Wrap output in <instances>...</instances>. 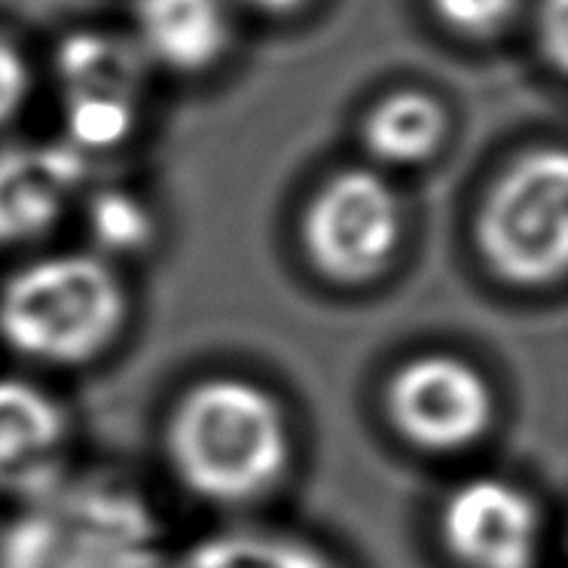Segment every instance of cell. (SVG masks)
I'll return each mask as SVG.
<instances>
[{
    "label": "cell",
    "instance_id": "5b68a950",
    "mask_svg": "<svg viewBox=\"0 0 568 568\" xmlns=\"http://www.w3.org/2000/svg\"><path fill=\"white\" fill-rule=\"evenodd\" d=\"M150 68L135 40L104 28H77L52 52V87L62 138L99 160L135 138L150 92Z\"/></svg>",
    "mask_w": 568,
    "mask_h": 568
},
{
    "label": "cell",
    "instance_id": "9a60e30c",
    "mask_svg": "<svg viewBox=\"0 0 568 568\" xmlns=\"http://www.w3.org/2000/svg\"><path fill=\"white\" fill-rule=\"evenodd\" d=\"M523 3L526 0H432V10L458 38L493 40L517 22Z\"/></svg>",
    "mask_w": 568,
    "mask_h": 568
},
{
    "label": "cell",
    "instance_id": "8fae6325",
    "mask_svg": "<svg viewBox=\"0 0 568 568\" xmlns=\"http://www.w3.org/2000/svg\"><path fill=\"white\" fill-rule=\"evenodd\" d=\"M235 0H135L132 34L150 68L205 74L233 47Z\"/></svg>",
    "mask_w": 568,
    "mask_h": 568
},
{
    "label": "cell",
    "instance_id": "5bb4252c",
    "mask_svg": "<svg viewBox=\"0 0 568 568\" xmlns=\"http://www.w3.org/2000/svg\"><path fill=\"white\" fill-rule=\"evenodd\" d=\"M83 223L99 257L120 263L144 254L156 242V214L148 199L129 186H89L83 196Z\"/></svg>",
    "mask_w": 568,
    "mask_h": 568
},
{
    "label": "cell",
    "instance_id": "3957f363",
    "mask_svg": "<svg viewBox=\"0 0 568 568\" xmlns=\"http://www.w3.org/2000/svg\"><path fill=\"white\" fill-rule=\"evenodd\" d=\"M129 291L116 263L95 251L28 260L0 287V336L16 355L50 367L99 358L120 336Z\"/></svg>",
    "mask_w": 568,
    "mask_h": 568
},
{
    "label": "cell",
    "instance_id": "30bf717a",
    "mask_svg": "<svg viewBox=\"0 0 568 568\" xmlns=\"http://www.w3.org/2000/svg\"><path fill=\"white\" fill-rule=\"evenodd\" d=\"M68 416L40 385L0 376V493L16 498L64 474Z\"/></svg>",
    "mask_w": 568,
    "mask_h": 568
},
{
    "label": "cell",
    "instance_id": "4fadbf2b",
    "mask_svg": "<svg viewBox=\"0 0 568 568\" xmlns=\"http://www.w3.org/2000/svg\"><path fill=\"white\" fill-rule=\"evenodd\" d=\"M165 568H339V562L291 531L226 529L186 547Z\"/></svg>",
    "mask_w": 568,
    "mask_h": 568
},
{
    "label": "cell",
    "instance_id": "8992f818",
    "mask_svg": "<svg viewBox=\"0 0 568 568\" xmlns=\"http://www.w3.org/2000/svg\"><path fill=\"white\" fill-rule=\"evenodd\" d=\"M404 230V196L376 165H348L324 178L300 223L312 266L339 284H367L388 272Z\"/></svg>",
    "mask_w": 568,
    "mask_h": 568
},
{
    "label": "cell",
    "instance_id": "ba28073f",
    "mask_svg": "<svg viewBox=\"0 0 568 568\" xmlns=\"http://www.w3.org/2000/svg\"><path fill=\"white\" fill-rule=\"evenodd\" d=\"M95 160L59 141L0 148V247L50 239L92 186Z\"/></svg>",
    "mask_w": 568,
    "mask_h": 568
},
{
    "label": "cell",
    "instance_id": "7c38bea8",
    "mask_svg": "<svg viewBox=\"0 0 568 568\" xmlns=\"http://www.w3.org/2000/svg\"><path fill=\"white\" fill-rule=\"evenodd\" d=\"M449 135L444 101L422 89H400L376 101L361 125V141L376 169H416L432 162Z\"/></svg>",
    "mask_w": 568,
    "mask_h": 568
},
{
    "label": "cell",
    "instance_id": "7a4b0ae2",
    "mask_svg": "<svg viewBox=\"0 0 568 568\" xmlns=\"http://www.w3.org/2000/svg\"><path fill=\"white\" fill-rule=\"evenodd\" d=\"M165 446L178 480L196 498L226 507L266 498L294 458L278 397L242 376L193 385L174 407Z\"/></svg>",
    "mask_w": 568,
    "mask_h": 568
},
{
    "label": "cell",
    "instance_id": "2e32d148",
    "mask_svg": "<svg viewBox=\"0 0 568 568\" xmlns=\"http://www.w3.org/2000/svg\"><path fill=\"white\" fill-rule=\"evenodd\" d=\"M31 92H34V71L28 55L16 40L0 34V129L13 123L16 116H22Z\"/></svg>",
    "mask_w": 568,
    "mask_h": 568
},
{
    "label": "cell",
    "instance_id": "6da1fadb",
    "mask_svg": "<svg viewBox=\"0 0 568 568\" xmlns=\"http://www.w3.org/2000/svg\"><path fill=\"white\" fill-rule=\"evenodd\" d=\"M156 510L111 474H71L19 498L0 529V568H165Z\"/></svg>",
    "mask_w": 568,
    "mask_h": 568
},
{
    "label": "cell",
    "instance_id": "277c9868",
    "mask_svg": "<svg viewBox=\"0 0 568 568\" xmlns=\"http://www.w3.org/2000/svg\"><path fill=\"white\" fill-rule=\"evenodd\" d=\"M486 266L517 287H547L568 263L566 150L531 148L498 174L477 211Z\"/></svg>",
    "mask_w": 568,
    "mask_h": 568
},
{
    "label": "cell",
    "instance_id": "9c48e42d",
    "mask_svg": "<svg viewBox=\"0 0 568 568\" xmlns=\"http://www.w3.org/2000/svg\"><path fill=\"white\" fill-rule=\"evenodd\" d=\"M440 538L462 568H535L544 541L541 510L517 483L474 477L444 501Z\"/></svg>",
    "mask_w": 568,
    "mask_h": 568
},
{
    "label": "cell",
    "instance_id": "52a82bcc",
    "mask_svg": "<svg viewBox=\"0 0 568 568\" xmlns=\"http://www.w3.org/2000/svg\"><path fill=\"white\" fill-rule=\"evenodd\" d=\"M385 409L407 444L425 453H465L493 428L495 392L470 361L432 352L392 376Z\"/></svg>",
    "mask_w": 568,
    "mask_h": 568
},
{
    "label": "cell",
    "instance_id": "ac0fdd59",
    "mask_svg": "<svg viewBox=\"0 0 568 568\" xmlns=\"http://www.w3.org/2000/svg\"><path fill=\"white\" fill-rule=\"evenodd\" d=\"M242 7H251L263 16H294L300 13L303 7H310L312 0H235Z\"/></svg>",
    "mask_w": 568,
    "mask_h": 568
},
{
    "label": "cell",
    "instance_id": "e0dca14e",
    "mask_svg": "<svg viewBox=\"0 0 568 568\" xmlns=\"http://www.w3.org/2000/svg\"><path fill=\"white\" fill-rule=\"evenodd\" d=\"M568 0H541L538 19H535V38L544 59L554 64V71L566 68L568 52Z\"/></svg>",
    "mask_w": 568,
    "mask_h": 568
}]
</instances>
